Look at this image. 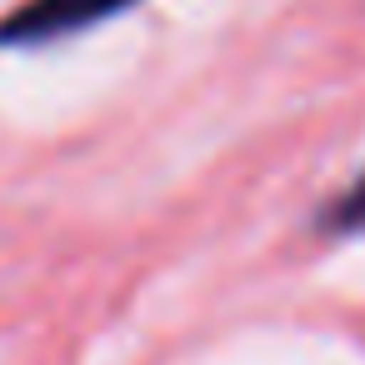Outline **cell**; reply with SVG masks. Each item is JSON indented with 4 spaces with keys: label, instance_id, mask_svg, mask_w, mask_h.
<instances>
[{
    "label": "cell",
    "instance_id": "6da1fadb",
    "mask_svg": "<svg viewBox=\"0 0 365 365\" xmlns=\"http://www.w3.org/2000/svg\"><path fill=\"white\" fill-rule=\"evenodd\" d=\"M135 6V0H26L16 16L0 21V46H46L66 41L86 26H101L106 16Z\"/></svg>",
    "mask_w": 365,
    "mask_h": 365
},
{
    "label": "cell",
    "instance_id": "7a4b0ae2",
    "mask_svg": "<svg viewBox=\"0 0 365 365\" xmlns=\"http://www.w3.org/2000/svg\"><path fill=\"white\" fill-rule=\"evenodd\" d=\"M325 230H335V235H355V230H365V175L325 210Z\"/></svg>",
    "mask_w": 365,
    "mask_h": 365
}]
</instances>
